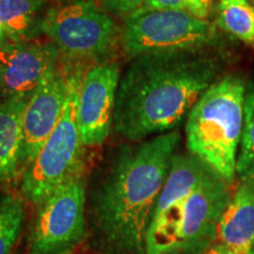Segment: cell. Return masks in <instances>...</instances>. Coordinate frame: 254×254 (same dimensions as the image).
Listing matches in <instances>:
<instances>
[{"mask_svg": "<svg viewBox=\"0 0 254 254\" xmlns=\"http://www.w3.org/2000/svg\"><path fill=\"white\" fill-rule=\"evenodd\" d=\"M202 52L132 59L119 81L113 128L131 141L177 131L218 80L221 66Z\"/></svg>", "mask_w": 254, "mask_h": 254, "instance_id": "obj_1", "label": "cell"}, {"mask_svg": "<svg viewBox=\"0 0 254 254\" xmlns=\"http://www.w3.org/2000/svg\"><path fill=\"white\" fill-rule=\"evenodd\" d=\"M179 142V132H168L117 159L94 202L95 225L109 254H146L148 228Z\"/></svg>", "mask_w": 254, "mask_h": 254, "instance_id": "obj_2", "label": "cell"}, {"mask_svg": "<svg viewBox=\"0 0 254 254\" xmlns=\"http://www.w3.org/2000/svg\"><path fill=\"white\" fill-rule=\"evenodd\" d=\"M231 185L192 154H176L159 195L146 254L204 253L215 243Z\"/></svg>", "mask_w": 254, "mask_h": 254, "instance_id": "obj_3", "label": "cell"}, {"mask_svg": "<svg viewBox=\"0 0 254 254\" xmlns=\"http://www.w3.org/2000/svg\"><path fill=\"white\" fill-rule=\"evenodd\" d=\"M246 91V81L239 75L222 77L200 97L187 117L190 153L230 185L237 180Z\"/></svg>", "mask_w": 254, "mask_h": 254, "instance_id": "obj_4", "label": "cell"}, {"mask_svg": "<svg viewBox=\"0 0 254 254\" xmlns=\"http://www.w3.org/2000/svg\"><path fill=\"white\" fill-rule=\"evenodd\" d=\"M81 79L80 72H69L62 118L23 177L21 193L33 204L40 205L65 184L81 177L85 147L78 123Z\"/></svg>", "mask_w": 254, "mask_h": 254, "instance_id": "obj_5", "label": "cell"}, {"mask_svg": "<svg viewBox=\"0 0 254 254\" xmlns=\"http://www.w3.org/2000/svg\"><path fill=\"white\" fill-rule=\"evenodd\" d=\"M218 32L208 20L187 11H139L126 18L122 32L125 53L144 56L202 52L218 43Z\"/></svg>", "mask_w": 254, "mask_h": 254, "instance_id": "obj_6", "label": "cell"}, {"mask_svg": "<svg viewBox=\"0 0 254 254\" xmlns=\"http://www.w3.org/2000/svg\"><path fill=\"white\" fill-rule=\"evenodd\" d=\"M41 33L71 59L107 56L118 39L116 21L93 0H71L47 9Z\"/></svg>", "mask_w": 254, "mask_h": 254, "instance_id": "obj_7", "label": "cell"}, {"mask_svg": "<svg viewBox=\"0 0 254 254\" xmlns=\"http://www.w3.org/2000/svg\"><path fill=\"white\" fill-rule=\"evenodd\" d=\"M85 185L80 178L56 190L40 204L28 254H71L86 234Z\"/></svg>", "mask_w": 254, "mask_h": 254, "instance_id": "obj_8", "label": "cell"}, {"mask_svg": "<svg viewBox=\"0 0 254 254\" xmlns=\"http://www.w3.org/2000/svg\"><path fill=\"white\" fill-rule=\"evenodd\" d=\"M119 81V67L114 63L98 64L82 75L78 98V123L85 146H99L109 136Z\"/></svg>", "mask_w": 254, "mask_h": 254, "instance_id": "obj_9", "label": "cell"}, {"mask_svg": "<svg viewBox=\"0 0 254 254\" xmlns=\"http://www.w3.org/2000/svg\"><path fill=\"white\" fill-rule=\"evenodd\" d=\"M69 72L56 67L27 98L23 112L21 164L28 167L55 131L65 109Z\"/></svg>", "mask_w": 254, "mask_h": 254, "instance_id": "obj_10", "label": "cell"}, {"mask_svg": "<svg viewBox=\"0 0 254 254\" xmlns=\"http://www.w3.org/2000/svg\"><path fill=\"white\" fill-rule=\"evenodd\" d=\"M59 51L52 43L1 41L0 91L2 95L30 97L47 73L57 66Z\"/></svg>", "mask_w": 254, "mask_h": 254, "instance_id": "obj_11", "label": "cell"}, {"mask_svg": "<svg viewBox=\"0 0 254 254\" xmlns=\"http://www.w3.org/2000/svg\"><path fill=\"white\" fill-rule=\"evenodd\" d=\"M217 243L254 251V186L239 184L233 190L217 227Z\"/></svg>", "mask_w": 254, "mask_h": 254, "instance_id": "obj_12", "label": "cell"}, {"mask_svg": "<svg viewBox=\"0 0 254 254\" xmlns=\"http://www.w3.org/2000/svg\"><path fill=\"white\" fill-rule=\"evenodd\" d=\"M27 98L11 97L0 103V182L12 179L21 164L23 112Z\"/></svg>", "mask_w": 254, "mask_h": 254, "instance_id": "obj_13", "label": "cell"}, {"mask_svg": "<svg viewBox=\"0 0 254 254\" xmlns=\"http://www.w3.org/2000/svg\"><path fill=\"white\" fill-rule=\"evenodd\" d=\"M46 12V0H0V27L8 40H33Z\"/></svg>", "mask_w": 254, "mask_h": 254, "instance_id": "obj_14", "label": "cell"}, {"mask_svg": "<svg viewBox=\"0 0 254 254\" xmlns=\"http://www.w3.org/2000/svg\"><path fill=\"white\" fill-rule=\"evenodd\" d=\"M217 26L254 51V5L250 0H219Z\"/></svg>", "mask_w": 254, "mask_h": 254, "instance_id": "obj_15", "label": "cell"}, {"mask_svg": "<svg viewBox=\"0 0 254 254\" xmlns=\"http://www.w3.org/2000/svg\"><path fill=\"white\" fill-rule=\"evenodd\" d=\"M237 180L254 186V84L247 85L245 123L237 160Z\"/></svg>", "mask_w": 254, "mask_h": 254, "instance_id": "obj_16", "label": "cell"}, {"mask_svg": "<svg viewBox=\"0 0 254 254\" xmlns=\"http://www.w3.org/2000/svg\"><path fill=\"white\" fill-rule=\"evenodd\" d=\"M25 218L24 202L19 196H7L0 204V254H9L17 243Z\"/></svg>", "mask_w": 254, "mask_h": 254, "instance_id": "obj_17", "label": "cell"}, {"mask_svg": "<svg viewBox=\"0 0 254 254\" xmlns=\"http://www.w3.org/2000/svg\"><path fill=\"white\" fill-rule=\"evenodd\" d=\"M146 0H100L101 6L114 15L128 17L138 12L144 6Z\"/></svg>", "mask_w": 254, "mask_h": 254, "instance_id": "obj_18", "label": "cell"}, {"mask_svg": "<svg viewBox=\"0 0 254 254\" xmlns=\"http://www.w3.org/2000/svg\"><path fill=\"white\" fill-rule=\"evenodd\" d=\"M186 11L185 0H146L139 11ZM138 11V12H139Z\"/></svg>", "mask_w": 254, "mask_h": 254, "instance_id": "obj_19", "label": "cell"}, {"mask_svg": "<svg viewBox=\"0 0 254 254\" xmlns=\"http://www.w3.org/2000/svg\"><path fill=\"white\" fill-rule=\"evenodd\" d=\"M186 11L199 19L207 20L212 12L213 0H185Z\"/></svg>", "mask_w": 254, "mask_h": 254, "instance_id": "obj_20", "label": "cell"}, {"mask_svg": "<svg viewBox=\"0 0 254 254\" xmlns=\"http://www.w3.org/2000/svg\"><path fill=\"white\" fill-rule=\"evenodd\" d=\"M202 254H254V251H244V250H237L233 247L226 246L224 244L217 243L212 244L207 250Z\"/></svg>", "mask_w": 254, "mask_h": 254, "instance_id": "obj_21", "label": "cell"}, {"mask_svg": "<svg viewBox=\"0 0 254 254\" xmlns=\"http://www.w3.org/2000/svg\"><path fill=\"white\" fill-rule=\"evenodd\" d=\"M5 37V34H4V32H2V30H1V27H0V43H1L2 41V38Z\"/></svg>", "mask_w": 254, "mask_h": 254, "instance_id": "obj_22", "label": "cell"}, {"mask_svg": "<svg viewBox=\"0 0 254 254\" xmlns=\"http://www.w3.org/2000/svg\"><path fill=\"white\" fill-rule=\"evenodd\" d=\"M250 1H251V2H252V4L254 5V0H250Z\"/></svg>", "mask_w": 254, "mask_h": 254, "instance_id": "obj_23", "label": "cell"}, {"mask_svg": "<svg viewBox=\"0 0 254 254\" xmlns=\"http://www.w3.org/2000/svg\"><path fill=\"white\" fill-rule=\"evenodd\" d=\"M1 94H2V93H1V91H0V95H1Z\"/></svg>", "mask_w": 254, "mask_h": 254, "instance_id": "obj_24", "label": "cell"}]
</instances>
